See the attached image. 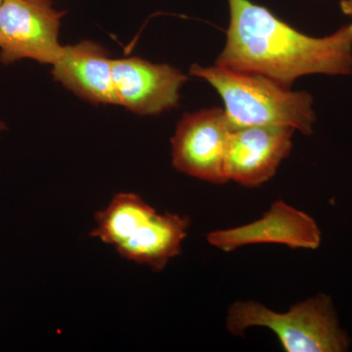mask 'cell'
I'll return each instance as SVG.
<instances>
[{
  "label": "cell",
  "instance_id": "cell-5",
  "mask_svg": "<svg viewBox=\"0 0 352 352\" xmlns=\"http://www.w3.org/2000/svg\"><path fill=\"white\" fill-rule=\"evenodd\" d=\"M231 131L232 127L222 109L184 113L171 138L173 166L204 182H228L226 162Z\"/></svg>",
  "mask_w": 352,
  "mask_h": 352
},
{
  "label": "cell",
  "instance_id": "cell-3",
  "mask_svg": "<svg viewBox=\"0 0 352 352\" xmlns=\"http://www.w3.org/2000/svg\"><path fill=\"white\" fill-rule=\"evenodd\" d=\"M252 327L270 329L287 352H344L351 344L326 294L296 303L282 314L254 300L234 302L227 310V331L242 336Z\"/></svg>",
  "mask_w": 352,
  "mask_h": 352
},
{
  "label": "cell",
  "instance_id": "cell-6",
  "mask_svg": "<svg viewBox=\"0 0 352 352\" xmlns=\"http://www.w3.org/2000/svg\"><path fill=\"white\" fill-rule=\"evenodd\" d=\"M118 105L141 116L159 115L179 103L180 89L188 80L168 64H154L139 57L112 59Z\"/></svg>",
  "mask_w": 352,
  "mask_h": 352
},
{
  "label": "cell",
  "instance_id": "cell-9",
  "mask_svg": "<svg viewBox=\"0 0 352 352\" xmlns=\"http://www.w3.org/2000/svg\"><path fill=\"white\" fill-rule=\"evenodd\" d=\"M52 67L54 80L80 98L94 104L118 105L112 58L100 44L83 41L64 46Z\"/></svg>",
  "mask_w": 352,
  "mask_h": 352
},
{
  "label": "cell",
  "instance_id": "cell-1",
  "mask_svg": "<svg viewBox=\"0 0 352 352\" xmlns=\"http://www.w3.org/2000/svg\"><path fill=\"white\" fill-rule=\"evenodd\" d=\"M228 4L230 22L217 66L263 76L289 88L303 76L352 74L351 24L314 38L251 0Z\"/></svg>",
  "mask_w": 352,
  "mask_h": 352
},
{
  "label": "cell",
  "instance_id": "cell-8",
  "mask_svg": "<svg viewBox=\"0 0 352 352\" xmlns=\"http://www.w3.org/2000/svg\"><path fill=\"white\" fill-rule=\"evenodd\" d=\"M294 132L285 126L232 129L226 162L228 182L252 188L270 180L291 154Z\"/></svg>",
  "mask_w": 352,
  "mask_h": 352
},
{
  "label": "cell",
  "instance_id": "cell-12",
  "mask_svg": "<svg viewBox=\"0 0 352 352\" xmlns=\"http://www.w3.org/2000/svg\"><path fill=\"white\" fill-rule=\"evenodd\" d=\"M340 9H342L344 14L349 16L352 19V0H342L340 1Z\"/></svg>",
  "mask_w": 352,
  "mask_h": 352
},
{
  "label": "cell",
  "instance_id": "cell-7",
  "mask_svg": "<svg viewBox=\"0 0 352 352\" xmlns=\"http://www.w3.org/2000/svg\"><path fill=\"white\" fill-rule=\"evenodd\" d=\"M208 244L220 251L230 252L249 245L278 244L292 249L315 250L321 244L322 233L310 215L275 201L270 210L251 223L234 228L212 231Z\"/></svg>",
  "mask_w": 352,
  "mask_h": 352
},
{
  "label": "cell",
  "instance_id": "cell-10",
  "mask_svg": "<svg viewBox=\"0 0 352 352\" xmlns=\"http://www.w3.org/2000/svg\"><path fill=\"white\" fill-rule=\"evenodd\" d=\"M190 224L185 215L156 212L116 250L129 261L144 264L154 271L163 270L182 252Z\"/></svg>",
  "mask_w": 352,
  "mask_h": 352
},
{
  "label": "cell",
  "instance_id": "cell-4",
  "mask_svg": "<svg viewBox=\"0 0 352 352\" xmlns=\"http://www.w3.org/2000/svg\"><path fill=\"white\" fill-rule=\"evenodd\" d=\"M65 12L51 0H3L0 6V62L23 59L53 65L63 51L59 29Z\"/></svg>",
  "mask_w": 352,
  "mask_h": 352
},
{
  "label": "cell",
  "instance_id": "cell-13",
  "mask_svg": "<svg viewBox=\"0 0 352 352\" xmlns=\"http://www.w3.org/2000/svg\"><path fill=\"white\" fill-rule=\"evenodd\" d=\"M6 129L7 126L6 122H4L3 120L0 119V136H1V134L6 131Z\"/></svg>",
  "mask_w": 352,
  "mask_h": 352
},
{
  "label": "cell",
  "instance_id": "cell-14",
  "mask_svg": "<svg viewBox=\"0 0 352 352\" xmlns=\"http://www.w3.org/2000/svg\"><path fill=\"white\" fill-rule=\"evenodd\" d=\"M2 2H3V0H0V6H1Z\"/></svg>",
  "mask_w": 352,
  "mask_h": 352
},
{
  "label": "cell",
  "instance_id": "cell-11",
  "mask_svg": "<svg viewBox=\"0 0 352 352\" xmlns=\"http://www.w3.org/2000/svg\"><path fill=\"white\" fill-rule=\"evenodd\" d=\"M156 210L134 193L117 194L95 217L92 237L117 249L126 242Z\"/></svg>",
  "mask_w": 352,
  "mask_h": 352
},
{
  "label": "cell",
  "instance_id": "cell-2",
  "mask_svg": "<svg viewBox=\"0 0 352 352\" xmlns=\"http://www.w3.org/2000/svg\"><path fill=\"white\" fill-rule=\"evenodd\" d=\"M190 74L203 78L223 100L232 129L247 126L292 127L305 135L314 133L316 115L314 98L254 74L194 64Z\"/></svg>",
  "mask_w": 352,
  "mask_h": 352
}]
</instances>
